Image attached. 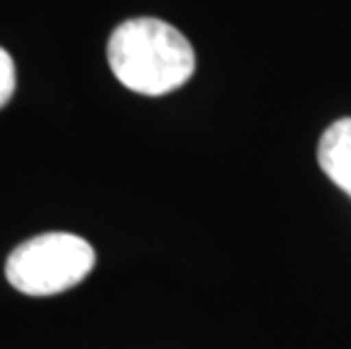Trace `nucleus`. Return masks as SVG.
<instances>
[{
  "mask_svg": "<svg viewBox=\"0 0 351 349\" xmlns=\"http://www.w3.org/2000/svg\"><path fill=\"white\" fill-rule=\"evenodd\" d=\"M107 59L123 86L141 95H166L195 71V53L177 27L161 19H130L109 36Z\"/></svg>",
  "mask_w": 351,
  "mask_h": 349,
  "instance_id": "1",
  "label": "nucleus"
},
{
  "mask_svg": "<svg viewBox=\"0 0 351 349\" xmlns=\"http://www.w3.org/2000/svg\"><path fill=\"white\" fill-rule=\"evenodd\" d=\"M95 265V250L82 236L50 232L21 243L5 263V277L19 293L48 297L71 291Z\"/></svg>",
  "mask_w": 351,
  "mask_h": 349,
  "instance_id": "2",
  "label": "nucleus"
},
{
  "mask_svg": "<svg viewBox=\"0 0 351 349\" xmlns=\"http://www.w3.org/2000/svg\"><path fill=\"white\" fill-rule=\"evenodd\" d=\"M317 161L328 180L351 197V118L328 125L319 139Z\"/></svg>",
  "mask_w": 351,
  "mask_h": 349,
  "instance_id": "3",
  "label": "nucleus"
},
{
  "mask_svg": "<svg viewBox=\"0 0 351 349\" xmlns=\"http://www.w3.org/2000/svg\"><path fill=\"white\" fill-rule=\"evenodd\" d=\"M14 88H16V69H14L10 53L0 48V109L12 100Z\"/></svg>",
  "mask_w": 351,
  "mask_h": 349,
  "instance_id": "4",
  "label": "nucleus"
}]
</instances>
